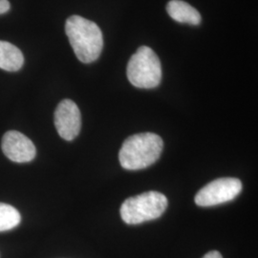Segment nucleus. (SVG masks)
<instances>
[{"label": "nucleus", "instance_id": "1", "mask_svg": "<svg viewBox=\"0 0 258 258\" xmlns=\"http://www.w3.org/2000/svg\"><path fill=\"white\" fill-rule=\"evenodd\" d=\"M65 33L74 50L75 55L83 63H91L102 54V30L91 20L72 16L66 20Z\"/></svg>", "mask_w": 258, "mask_h": 258}, {"label": "nucleus", "instance_id": "2", "mask_svg": "<svg viewBox=\"0 0 258 258\" xmlns=\"http://www.w3.org/2000/svg\"><path fill=\"white\" fill-rule=\"evenodd\" d=\"M163 148V140L155 133L147 132L130 136L120 148V166L127 170L144 169L158 161Z\"/></svg>", "mask_w": 258, "mask_h": 258}, {"label": "nucleus", "instance_id": "3", "mask_svg": "<svg viewBox=\"0 0 258 258\" xmlns=\"http://www.w3.org/2000/svg\"><path fill=\"white\" fill-rule=\"evenodd\" d=\"M128 81L135 87L152 89L162 81V65L156 53L148 46H141L127 64Z\"/></svg>", "mask_w": 258, "mask_h": 258}, {"label": "nucleus", "instance_id": "4", "mask_svg": "<svg viewBox=\"0 0 258 258\" xmlns=\"http://www.w3.org/2000/svg\"><path fill=\"white\" fill-rule=\"evenodd\" d=\"M167 198L158 191H148L126 199L120 207V216L128 225H138L159 218L167 208Z\"/></svg>", "mask_w": 258, "mask_h": 258}, {"label": "nucleus", "instance_id": "5", "mask_svg": "<svg viewBox=\"0 0 258 258\" xmlns=\"http://www.w3.org/2000/svg\"><path fill=\"white\" fill-rule=\"evenodd\" d=\"M242 183L236 178H220L205 185L195 195V204L199 207H212L227 203L239 195Z\"/></svg>", "mask_w": 258, "mask_h": 258}, {"label": "nucleus", "instance_id": "6", "mask_svg": "<svg viewBox=\"0 0 258 258\" xmlns=\"http://www.w3.org/2000/svg\"><path fill=\"white\" fill-rule=\"evenodd\" d=\"M55 126L65 141H73L82 127V115L78 105L71 100H63L55 111Z\"/></svg>", "mask_w": 258, "mask_h": 258}, {"label": "nucleus", "instance_id": "7", "mask_svg": "<svg viewBox=\"0 0 258 258\" xmlns=\"http://www.w3.org/2000/svg\"><path fill=\"white\" fill-rule=\"evenodd\" d=\"M1 148L5 156L19 164L33 161L37 154L34 143L24 134L15 130H11L4 134Z\"/></svg>", "mask_w": 258, "mask_h": 258}, {"label": "nucleus", "instance_id": "8", "mask_svg": "<svg viewBox=\"0 0 258 258\" xmlns=\"http://www.w3.org/2000/svg\"><path fill=\"white\" fill-rule=\"evenodd\" d=\"M168 16L179 23L199 25L202 21L200 13L183 0H170L166 5Z\"/></svg>", "mask_w": 258, "mask_h": 258}, {"label": "nucleus", "instance_id": "9", "mask_svg": "<svg viewBox=\"0 0 258 258\" xmlns=\"http://www.w3.org/2000/svg\"><path fill=\"white\" fill-rule=\"evenodd\" d=\"M23 64L24 56L19 48L0 40V68L8 72H17Z\"/></svg>", "mask_w": 258, "mask_h": 258}, {"label": "nucleus", "instance_id": "10", "mask_svg": "<svg viewBox=\"0 0 258 258\" xmlns=\"http://www.w3.org/2000/svg\"><path fill=\"white\" fill-rule=\"evenodd\" d=\"M21 221L19 211L8 204L0 203V231H10Z\"/></svg>", "mask_w": 258, "mask_h": 258}, {"label": "nucleus", "instance_id": "11", "mask_svg": "<svg viewBox=\"0 0 258 258\" xmlns=\"http://www.w3.org/2000/svg\"><path fill=\"white\" fill-rule=\"evenodd\" d=\"M9 10V1L8 0H0V15L7 13Z\"/></svg>", "mask_w": 258, "mask_h": 258}, {"label": "nucleus", "instance_id": "12", "mask_svg": "<svg viewBox=\"0 0 258 258\" xmlns=\"http://www.w3.org/2000/svg\"><path fill=\"white\" fill-rule=\"evenodd\" d=\"M203 258H223L222 257L221 253L219 251H216V250H212L208 252L207 254H205V256Z\"/></svg>", "mask_w": 258, "mask_h": 258}]
</instances>
